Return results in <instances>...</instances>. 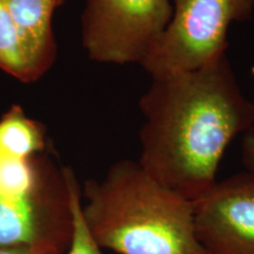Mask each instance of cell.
Listing matches in <instances>:
<instances>
[{
    "instance_id": "3957f363",
    "label": "cell",
    "mask_w": 254,
    "mask_h": 254,
    "mask_svg": "<svg viewBox=\"0 0 254 254\" xmlns=\"http://www.w3.org/2000/svg\"><path fill=\"white\" fill-rule=\"evenodd\" d=\"M81 212L101 249L118 254H206L193 201L154 180L138 160L122 159L103 179L81 186Z\"/></svg>"
},
{
    "instance_id": "7a4b0ae2",
    "label": "cell",
    "mask_w": 254,
    "mask_h": 254,
    "mask_svg": "<svg viewBox=\"0 0 254 254\" xmlns=\"http://www.w3.org/2000/svg\"><path fill=\"white\" fill-rule=\"evenodd\" d=\"M74 171L49 150L47 129L14 105L0 118V246L66 253Z\"/></svg>"
},
{
    "instance_id": "30bf717a",
    "label": "cell",
    "mask_w": 254,
    "mask_h": 254,
    "mask_svg": "<svg viewBox=\"0 0 254 254\" xmlns=\"http://www.w3.org/2000/svg\"><path fill=\"white\" fill-rule=\"evenodd\" d=\"M241 159H243V164L246 170L254 171V126L243 133Z\"/></svg>"
},
{
    "instance_id": "8fae6325",
    "label": "cell",
    "mask_w": 254,
    "mask_h": 254,
    "mask_svg": "<svg viewBox=\"0 0 254 254\" xmlns=\"http://www.w3.org/2000/svg\"><path fill=\"white\" fill-rule=\"evenodd\" d=\"M0 254H64L57 251L39 250L33 247H13V246H0Z\"/></svg>"
},
{
    "instance_id": "52a82bcc",
    "label": "cell",
    "mask_w": 254,
    "mask_h": 254,
    "mask_svg": "<svg viewBox=\"0 0 254 254\" xmlns=\"http://www.w3.org/2000/svg\"><path fill=\"white\" fill-rule=\"evenodd\" d=\"M14 21L39 79L57 59L52 19L65 0H2Z\"/></svg>"
},
{
    "instance_id": "6da1fadb",
    "label": "cell",
    "mask_w": 254,
    "mask_h": 254,
    "mask_svg": "<svg viewBox=\"0 0 254 254\" xmlns=\"http://www.w3.org/2000/svg\"><path fill=\"white\" fill-rule=\"evenodd\" d=\"M139 109L145 122L138 163L190 201L215 185L225 151L254 126V103L241 90L227 55L194 71L152 78Z\"/></svg>"
},
{
    "instance_id": "8992f818",
    "label": "cell",
    "mask_w": 254,
    "mask_h": 254,
    "mask_svg": "<svg viewBox=\"0 0 254 254\" xmlns=\"http://www.w3.org/2000/svg\"><path fill=\"white\" fill-rule=\"evenodd\" d=\"M193 211L206 254H254V171L218 180Z\"/></svg>"
},
{
    "instance_id": "ba28073f",
    "label": "cell",
    "mask_w": 254,
    "mask_h": 254,
    "mask_svg": "<svg viewBox=\"0 0 254 254\" xmlns=\"http://www.w3.org/2000/svg\"><path fill=\"white\" fill-rule=\"evenodd\" d=\"M0 69L21 82L39 80L20 33L2 0H0Z\"/></svg>"
},
{
    "instance_id": "9c48e42d",
    "label": "cell",
    "mask_w": 254,
    "mask_h": 254,
    "mask_svg": "<svg viewBox=\"0 0 254 254\" xmlns=\"http://www.w3.org/2000/svg\"><path fill=\"white\" fill-rule=\"evenodd\" d=\"M73 231L71 243L65 254H104L103 249L88 231L81 212V185L77 182L72 190Z\"/></svg>"
},
{
    "instance_id": "5b68a950",
    "label": "cell",
    "mask_w": 254,
    "mask_h": 254,
    "mask_svg": "<svg viewBox=\"0 0 254 254\" xmlns=\"http://www.w3.org/2000/svg\"><path fill=\"white\" fill-rule=\"evenodd\" d=\"M172 13L173 0H86L82 46L97 63L140 65Z\"/></svg>"
},
{
    "instance_id": "277c9868",
    "label": "cell",
    "mask_w": 254,
    "mask_h": 254,
    "mask_svg": "<svg viewBox=\"0 0 254 254\" xmlns=\"http://www.w3.org/2000/svg\"><path fill=\"white\" fill-rule=\"evenodd\" d=\"M254 0H173V13L140 66L152 78L190 72L227 55L228 28L250 20Z\"/></svg>"
}]
</instances>
